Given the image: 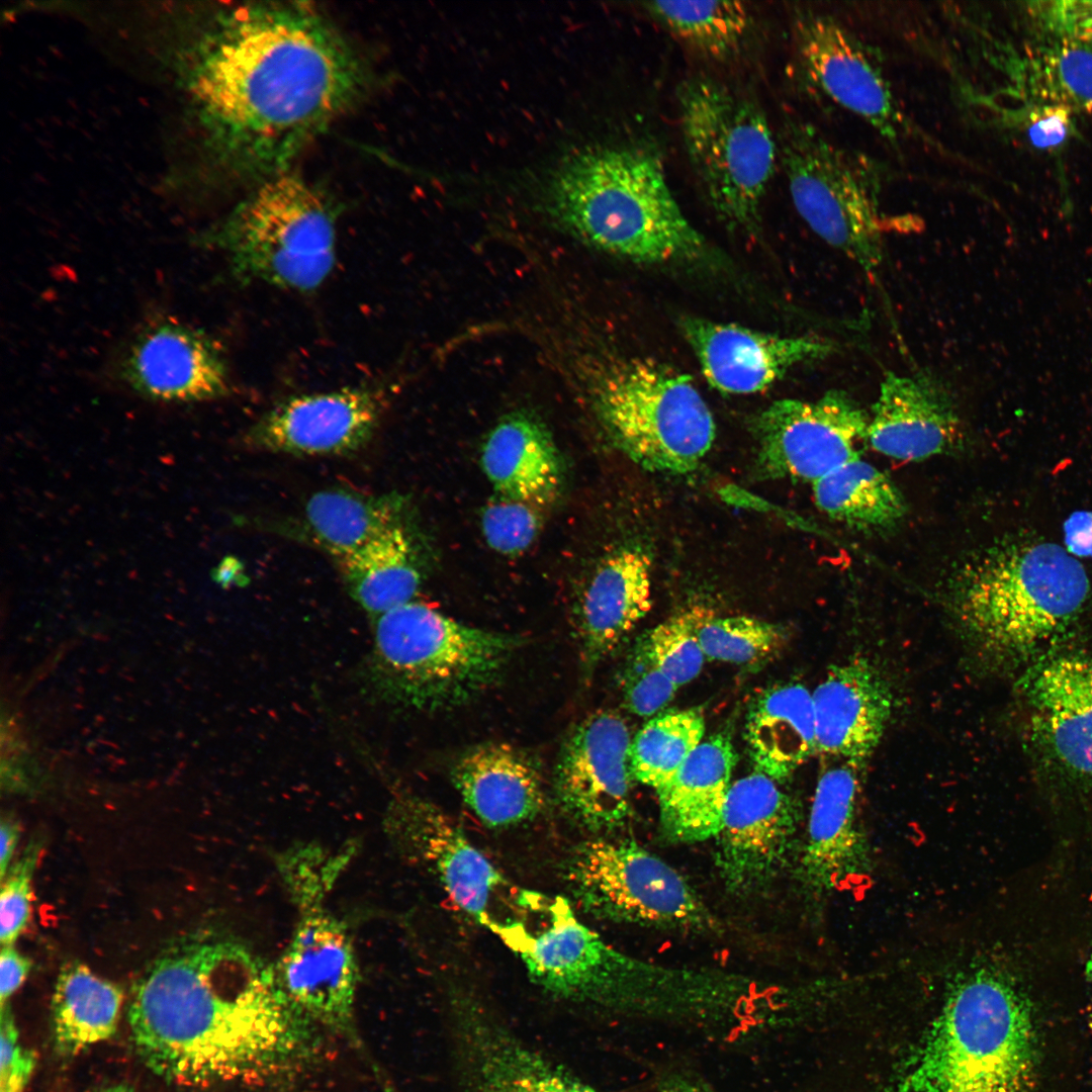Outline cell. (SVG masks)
I'll use <instances>...</instances> for the list:
<instances>
[{
    "instance_id": "obj_19",
    "label": "cell",
    "mask_w": 1092,
    "mask_h": 1092,
    "mask_svg": "<svg viewBox=\"0 0 1092 1092\" xmlns=\"http://www.w3.org/2000/svg\"><path fill=\"white\" fill-rule=\"evenodd\" d=\"M315 897L300 898L301 917L271 972L294 1009L310 1020L349 1031L358 983L356 957L345 927L320 908Z\"/></svg>"
},
{
    "instance_id": "obj_15",
    "label": "cell",
    "mask_w": 1092,
    "mask_h": 1092,
    "mask_svg": "<svg viewBox=\"0 0 1092 1092\" xmlns=\"http://www.w3.org/2000/svg\"><path fill=\"white\" fill-rule=\"evenodd\" d=\"M387 826L402 852L430 873L458 908L495 932L494 905L508 882L462 827L436 804L412 794L389 804Z\"/></svg>"
},
{
    "instance_id": "obj_12",
    "label": "cell",
    "mask_w": 1092,
    "mask_h": 1092,
    "mask_svg": "<svg viewBox=\"0 0 1092 1092\" xmlns=\"http://www.w3.org/2000/svg\"><path fill=\"white\" fill-rule=\"evenodd\" d=\"M566 873L577 902L597 918L688 933L720 929L690 883L630 837L581 843Z\"/></svg>"
},
{
    "instance_id": "obj_5",
    "label": "cell",
    "mask_w": 1092,
    "mask_h": 1092,
    "mask_svg": "<svg viewBox=\"0 0 1092 1092\" xmlns=\"http://www.w3.org/2000/svg\"><path fill=\"white\" fill-rule=\"evenodd\" d=\"M549 923L537 932L509 922L497 935L518 953L530 979L559 999L620 1011L721 1013L731 974L667 967L637 959L610 945L584 925L567 901L546 904Z\"/></svg>"
},
{
    "instance_id": "obj_7",
    "label": "cell",
    "mask_w": 1092,
    "mask_h": 1092,
    "mask_svg": "<svg viewBox=\"0 0 1092 1092\" xmlns=\"http://www.w3.org/2000/svg\"><path fill=\"white\" fill-rule=\"evenodd\" d=\"M520 644L517 636L469 626L411 601L374 619L365 677L388 705L452 710L502 679Z\"/></svg>"
},
{
    "instance_id": "obj_11",
    "label": "cell",
    "mask_w": 1092,
    "mask_h": 1092,
    "mask_svg": "<svg viewBox=\"0 0 1092 1092\" xmlns=\"http://www.w3.org/2000/svg\"><path fill=\"white\" fill-rule=\"evenodd\" d=\"M779 158L793 204L808 226L870 275L883 259V175L869 157L847 151L813 124L786 117Z\"/></svg>"
},
{
    "instance_id": "obj_35",
    "label": "cell",
    "mask_w": 1092,
    "mask_h": 1092,
    "mask_svg": "<svg viewBox=\"0 0 1092 1092\" xmlns=\"http://www.w3.org/2000/svg\"><path fill=\"white\" fill-rule=\"evenodd\" d=\"M812 485L817 507L830 519L857 531L891 532L904 521L908 511L892 478L861 457Z\"/></svg>"
},
{
    "instance_id": "obj_24",
    "label": "cell",
    "mask_w": 1092,
    "mask_h": 1092,
    "mask_svg": "<svg viewBox=\"0 0 1092 1092\" xmlns=\"http://www.w3.org/2000/svg\"><path fill=\"white\" fill-rule=\"evenodd\" d=\"M453 1003L469 1092H607L534 1051L477 1000L459 995Z\"/></svg>"
},
{
    "instance_id": "obj_43",
    "label": "cell",
    "mask_w": 1092,
    "mask_h": 1092,
    "mask_svg": "<svg viewBox=\"0 0 1092 1092\" xmlns=\"http://www.w3.org/2000/svg\"><path fill=\"white\" fill-rule=\"evenodd\" d=\"M40 848L30 844L22 856L1 880L0 940L2 946L13 945L26 928L32 899V876Z\"/></svg>"
},
{
    "instance_id": "obj_50",
    "label": "cell",
    "mask_w": 1092,
    "mask_h": 1092,
    "mask_svg": "<svg viewBox=\"0 0 1092 1092\" xmlns=\"http://www.w3.org/2000/svg\"><path fill=\"white\" fill-rule=\"evenodd\" d=\"M1080 519L1084 523L1083 525L1079 520L1074 522L1075 526L1069 524L1070 529L1067 539L1069 538L1070 546L1077 553L1092 555V515L1089 518Z\"/></svg>"
},
{
    "instance_id": "obj_2",
    "label": "cell",
    "mask_w": 1092,
    "mask_h": 1092,
    "mask_svg": "<svg viewBox=\"0 0 1092 1092\" xmlns=\"http://www.w3.org/2000/svg\"><path fill=\"white\" fill-rule=\"evenodd\" d=\"M128 1022L146 1066L178 1084L267 1074L310 1041V1019L283 997L271 968L224 940L187 943L155 961L133 987Z\"/></svg>"
},
{
    "instance_id": "obj_38",
    "label": "cell",
    "mask_w": 1092,
    "mask_h": 1092,
    "mask_svg": "<svg viewBox=\"0 0 1092 1092\" xmlns=\"http://www.w3.org/2000/svg\"><path fill=\"white\" fill-rule=\"evenodd\" d=\"M697 635L706 658L758 667L788 644L786 627L748 616L718 617L696 608Z\"/></svg>"
},
{
    "instance_id": "obj_14",
    "label": "cell",
    "mask_w": 1092,
    "mask_h": 1092,
    "mask_svg": "<svg viewBox=\"0 0 1092 1092\" xmlns=\"http://www.w3.org/2000/svg\"><path fill=\"white\" fill-rule=\"evenodd\" d=\"M795 62L805 81L897 143L909 121L871 51L833 16L799 8L792 17Z\"/></svg>"
},
{
    "instance_id": "obj_17",
    "label": "cell",
    "mask_w": 1092,
    "mask_h": 1092,
    "mask_svg": "<svg viewBox=\"0 0 1092 1092\" xmlns=\"http://www.w3.org/2000/svg\"><path fill=\"white\" fill-rule=\"evenodd\" d=\"M631 740L623 717L604 710L579 721L563 741L554 774L555 796L583 828L610 832L631 818Z\"/></svg>"
},
{
    "instance_id": "obj_31",
    "label": "cell",
    "mask_w": 1092,
    "mask_h": 1092,
    "mask_svg": "<svg viewBox=\"0 0 1092 1092\" xmlns=\"http://www.w3.org/2000/svg\"><path fill=\"white\" fill-rule=\"evenodd\" d=\"M350 596L373 619L413 601L429 568V546L414 516L338 559Z\"/></svg>"
},
{
    "instance_id": "obj_37",
    "label": "cell",
    "mask_w": 1092,
    "mask_h": 1092,
    "mask_svg": "<svg viewBox=\"0 0 1092 1092\" xmlns=\"http://www.w3.org/2000/svg\"><path fill=\"white\" fill-rule=\"evenodd\" d=\"M704 733L705 718L698 708L658 713L631 740L632 779L657 792L703 741Z\"/></svg>"
},
{
    "instance_id": "obj_51",
    "label": "cell",
    "mask_w": 1092,
    "mask_h": 1092,
    "mask_svg": "<svg viewBox=\"0 0 1092 1092\" xmlns=\"http://www.w3.org/2000/svg\"><path fill=\"white\" fill-rule=\"evenodd\" d=\"M97 1092H134V1091L129 1086H126V1085H115V1086H110V1087L103 1088V1089H101V1090H99Z\"/></svg>"
},
{
    "instance_id": "obj_8",
    "label": "cell",
    "mask_w": 1092,
    "mask_h": 1092,
    "mask_svg": "<svg viewBox=\"0 0 1092 1092\" xmlns=\"http://www.w3.org/2000/svg\"><path fill=\"white\" fill-rule=\"evenodd\" d=\"M676 98L687 156L707 202L726 226L753 234L779 158L764 111L702 75L682 81Z\"/></svg>"
},
{
    "instance_id": "obj_48",
    "label": "cell",
    "mask_w": 1092,
    "mask_h": 1092,
    "mask_svg": "<svg viewBox=\"0 0 1092 1092\" xmlns=\"http://www.w3.org/2000/svg\"><path fill=\"white\" fill-rule=\"evenodd\" d=\"M656 1086L659 1092H716L704 1081L679 1072L663 1074Z\"/></svg>"
},
{
    "instance_id": "obj_47",
    "label": "cell",
    "mask_w": 1092,
    "mask_h": 1092,
    "mask_svg": "<svg viewBox=\"0 0 1092 1092\" xmlns=\"http://www.w3.org/2000/svg\"><path fill=\"white\" fill-rule=\"evenodd\" d=\"M31 969V962L13 945H4L0 952V1003L8 1005L11 996L20 988Z\"/></svg>"
},
{
    "instance_id": "obj_39",
    "label": "cell",
    "mask_w": 1092,
    "mask_h": 1092,
    "mask_svg": "<svg viewBox=\"0 0 1092 1092\" xmlns=\"http://www.w3.org/2000/svg\"><path fill=\"white\" fill-rule=\"evenodd\" d=\"M696 627L695 608L668 618L639 639L651 659L678 688L699 675L706 658Z\"/></svg>"
},
{
    "instance_id": "obj_42",
    "label": "cell",
    "mask_w": 1092,
    "mask_h": 1092,
    "mask_svg": "<svg viewBox=\"0 0 1092 1092\" xmlns=\"http://www.w3.org/2000/svg\"><path fill=\"white\" fill-rule=\"evenodd\" d=\"M678 687L657 666L638 640L622 676L624 703L640 717L660 712L674 697Z\"/></svg>"
},
{
    "instance_id": "obj_26",
    "label": "cell",
    "mask_w": 1092,
    "mask_h": 1092,
    "mask_svg": "<svg viewBox=\"0 0 1092 1092\" xmlns=\"http://www.w3.org/2000/svg\"><path fill=\"white\" fill-rule=\"evenodd\" d=\"M858 770L837 762L819 775L801 855V879L815 893L867 874L870 842L858 810Z\"/></svg>"
},
{
    "instance_id": "obj_52",
    "label": "cell",
    "mask_w": 1092,
    "mask_h": 1092,
    "mask_svg": "<svg viewBox=\"0 0 1092 1092\" xmlns=\"http://www.w3.org/2000/svg\"><path fill=\"white\" fill-rule=\"evenodd\" d=\"M1091 1029H1092V1024H1091Z\"/></svg>"
},
{
    "instance_id": "obj_29",
    "label": "cell",
    "mask_w": 1092,
    "mask_h": 1092,
    "mask_svg": "<svg viewBox=\"0 0 1092 1092\" xmlns=\"http://www.w3.org/2000/svg\"><path fill=\"white\" fill-rule=\"evenodd\" d=\"M480 462L498 495L542 508L556 499L564 482L561 454L533 413L505 416L488 433Z\"/></svg>"
},
{
    "instance_id": "obj_20",
    "label": "cell",
    "mask_w": 1092,
    "mask_h": 1092,
    "mask_svg": "<svg viewBox=\"0 0 1092 1092\" xmlns=\"http://www.w3.org/2000/svg\"><path fill=\"white\" fill-rule=\"evenodd\" d=\"M679 329L711 387L749 394L770 387L794 367L825 358L834 343L819 336H780L697 316Z\"/></svg>"
},
{
    "instance_id": "obj_4",
    "label": "cell",
    "mask_w": 1092,
    "mask_h": 1092,
    "mask_svg": "<svg viewBox=\"0 0 1092 1092\" xmlns=\"http://www.w3.org/2000/svg\"><path fill=\"white\" fill-rule=\"evenodd\" d=\"M546 209L583 243L639 263L694 259L704 239L682 213L652 151L595 146L568 155L543 184Z\"/></svg>"
},
{
    "instance_id": "obj_40",
    "label": "cell",
    "mask_w": 1092,
    "mask_h": 1092,
    "mask_svg": "<svg viewBox=\"0 0 1092 1092\" xmlns=\"http://www.w3.org/2000/svg\"><path fill=\"white\" fill-rule=\"evenodd\" d=\"M1031 77L1059 101L1092 112V49L1073 42L1043 48L1030 62Z\"/></svg>"
},
{
    "instance_id": "obj_45",
    "label": "cell",
    "mask_w": 1092,
    "mask_h": 1092,
    "mask_svg": "<svg viewBox=\"0 0 1092 1092\" xmlns=\"http://www.w3.org/2000/svg\"><path fill=\"white\" fill-rule=\"evenodd\" d=\"M0 1055V1092H23L34 1069L35 1058L20 1043L8 1005L1 1007Z\"/></svg>"
},
{
    "instance_id": "obj_25",
    "label": "cell",
    "mask_w": 1092,
    "mask_h": 1092,
    "mask_svg": "<svg viewBox=\"0 0 1092 1092\" xmlns=\"http://www.w3.org/2000/svg\"><path fill=\"white\" fill-rule=\"evenodd\" d=\"M963 422L945 384L930 372H888L872 406L867 444L902 461H921L954 451Z\"/></svg>"
},
{
    "instance_id": "obj_22",
    "label": "cell",
    "mask_w": 1092,
    "mask_h": 1092,
    "mask_svg": "<svg viewBox=\"0 0 1092 1092\" xmlns=\"http://www.w3.org/2000/svg\"><path fill=\"white\" fill-rule=\"evenodd\" d=\"M120 375L139 394L190 402L223 396L230 389L222 356L202 332L162 318L138 333L125 349Z\"/></svg>"
},
{
    "instance_id": "obj_1",
    "label": "cell",
    "mask_w": 1092,
    "mask_h": 1092,
    "mask_svg": "<svg viewBox=\"0 0 1092 1092\" xmlns=\"http://www.w3.org/2000/svg\"><path fill=\"white\" fill-rule=\"evenodd\" d=\"M371 74L308 2H251L223 13L202 41L192 89L235 169L261 182L356 105Z\"/></svg>"
},
{
    "instance_id": "obj_36",
    "label": "cell",
    "mask_w": 1092,
    "mask_h": 1092,
    "mask_svg": "<svg viewBox=\"0 0 1092 1092\" xmlns=\"http://www.w3.org/2000/svg\"><path fill=\"white\" fill-rule=\"evenodd\" d=\"M641 6L688 48L716 62L741 56L756 25L751 9L738 1H650Z\"/></svg>"
},
{
    "instance_id": "obj_21",
    "label": "cell",
    "mask_w": 1092,
    "mask_h": 1092,
    "mask_svg": "<svg viewBox=\"0 0 1092 1092\" xmlns=\"http://www.w3.org/2000/svg\"><path fill=\"white\" fill-rule=\"evenodd\" d=\"M380 393L365 387L300 394L275 405L246 435L252 448L293 455L352 453L372 438Z\"/></svg>"
},
{
    "instance_id": "obj_27",
    "label": "cell",
    "mask_w": 1092,
    "mask_h": 1092,
    "mask_svg": "<svg viewBox=\"0 0 1092 1092\" xmlns=\"http://www.w3.org/2000/svg\"><path fill=\"white\" fill-rule=\"evenodd\" d=\"M652 559L639 545H624L597 567L575 607V636L590 673L617 650L649 612Z\"/></svg>"
},
{
    "instance_id": "obj_32",
    "label": "cell",
    "mask_w": 1092,
    "mask_h": 1092,
    "mask_svg": "<svg viewBox=\"0 0 1092 1092\" xmlns=\"http://www.w3.org/2000/svg\"><path fill=\"white\" fill-rule=\"evenodd\" d=\"M744 737L754 771L787 782L816 752L812 692L795 681L759 692L748 706Z\"/></svg>"
},
{
    "instance_id": "obj_28",
    "label": "cell",
    "mask_w": 1092,
    "mask_h": 1092,
    "mask_svg": "<svg viewBox=\"0 0 1092 1092\" xmlns=\"http://www.w3.org/2000/svg\"><path fill=\"white\" fill-rule=\"evenodd\" d=\"M451 778L463 801L491 828L530 821L545 807L538 767L510 744L492 742L469 748L454 762Z\"/></svg>"
},
{
    "instance_id": "obj_6",
    "label": "cell",
    "mask_w": 1092,
    "mask_h": 1092,
    "mask_svg": "<svg viewBox=\"0 0 1092 1092\" xmlns=\"http://www.w3.org/2000/svg\"><path fill=\"white\" fill-rule=\"evenodd\" d=\"M1031 1004L993 966L963 974L908 1062L897 1092H1026L1036 1068Z\"/></svg>"
},
{
    "instance_id": "obj_33",
    "label": "cell",
    "mask_w": 1092,
    "mask_h": 1092,
    "mask_svg": "<svg viewBox=\"0 0 1092 1092\" xmlns=\"http://www.w3.org/2000/svg\"><path fill=\"white\" fill-rule=\"evenodd\" d=\"M411 517L410 503L398 493L371 495L341 488L312 494L303 512L304 526L313 541L337 559Z\"/></svg>"
},
{
    "instance_id": "obj_23",
    "label": "cell",
    "mask_w": 1092,
    "mask_h": 1092,
    "mask_svg": "<svg viewBox=\"0 0 1092 1092\" xmlns=\"http://www.w3.org/2000/svg\"><path fill=\"white\" fill-rule=\"evenodd\" d=\"M812 699L816 752L862 770L895 712L888 678L868 658L849 657L828 669Z\"/></svg>"
},
{
    "instance_id": "obj_41",
    "label": "cell",
    "mask_w": 1092,
    "mask_h": 1092,
    "mask_svg": "<svg viewBox=\"0 0 1092 1092\" xmlns=\"http://www.w3.org/2000/svg\"><path fill=\"white\" fill-rule=\"evenodd\" d=\"M542 507L503 495L489 502L481 514L487 545L504 555H518L535 541L542 527Z\"/></svg>"
},
{
    "instance_id": "obj_34",
    "label": "cell",
    "mask_w": 1092,
    "mask_h": 1092,
    "mask_svg": "<svg viewBox=\"0 0 1092 1092\" xmlns=\"http://www.w3.org/2000/svg\"><path fill=\"white\" fill-rule=\"evenodd\" d=\"M123 1001L121 989L81 963L60 971L52 997V1026L56 1050L75 1056L111 1037Z\"/></svg>"
},
{
    "instance_id": "obj_13",
    "label": "cell",
    "mask_w": 1092,
    "mask_h": 1092,
    "mask_svg": "<svg viewBox=\"0 0 1092 1092\" xmlns=\"http://www.w3.org/2000/svg\"><path fill=\"white\" fill-rule=\"evenodd\" d=\"M869 422L870 414L842 389L816 400H776L750 420L757 472L813 483L860 457Z\"/></svg>"
},
{
    "instance_id": "obj_46",
    "label": "cell",
    "mask_w": 1092,
    "mask_h": 1092,
    "mask_svg": "<svg viewBox=\"0 0 1092 1092\" xmlns=\"http://www.w3.org/2000/svg\"><path fill=\"white\" fill-rule=\"evenodd\" d=\"M1069 129L1067 109L1062 105H1055L1043 108L1033 116L1028 127V136L1035 147L1046 149L1062 144Z\"/></svg>"
},
{
    "instance_id": "obj_10",
    "label": "cell",
    "mask_w": 1092,
    "mask_h": 1092,
    "mask_svg": "<svg viewBox=\"0 0 1092 1092\" xmlns=\"http://www.w3.org/2000/svg\"><path fill=\"white\" fill-rule=\"evenodd\" d=\"M594 406L611 442L646 470L690 473L715 440L713 415L692 378L651 359L610 368L596 385Z\"/></svg>"
},
{
    "instance_id": "obj_30",
    "label": "cell",
    "mask_w": 1092,
    "mask_h": 1092,
    "mask_svg": "<svg viewBox=\"0 0 1092 1092\" xmlns=\"http://www.w3.org/2000/svg\"><path fill=\"white\" fill-rule=\"evenodd\" d=\"M735 762L729 735L719 732L703 740L656 792L666 840L695 843L716 837Z\"/></svg>"
},
{
    "instance_id": "obj_3",
    "label": "cell",
    "mask_w": 1092,
    "mask_h": 1092,
    "mask_svg": "<svg viewBox=\"0 0 1092 1092\" xmlns=\"http://www.w3.org/2000/svg\"><path fill=\"white\" fill-rule=\"evenodd\" d=\"M1090 592L1083 565L1051 542L996 548L962 565L947 606L971 656L991 668L1027 661L1066 632Z\"/></svg>"
},
{
    "instance_id": "obj_18",
    "label": "cell",
    "mask_w": 1092,
    "mask_h": 1092,
    "mask_svg": "<svg viewBox=\"0 0 1092 1092\" xmlns=\"http://www.w3.org/2000/svg\"><path fill=\"white\" fill-rule=\"evenodd\" d=\"M791 796L769 777L753 771L731 784L715 863L726 890L751 896L766 890L784 869L797 828Z\"/></svg>"
},
{
    "instance_id": "obj_16",
    "label": "cell",
    "mask_w": 1092,
    "mask_h": 1092,
    "mask_svg": "<svg viewBox=\"0 0 1092 1092\" xmlns=\"http://www.w3.org/2000/svg\"><path fill=\"white\" fill-rule=\"evenodd\" d=\"M1018 679L1042 759L1069 785L1091 788L1092 653L1038 656Z\"/></svg>"
},
{
    "instance_id": "obj_44",
    "label": "cell",
    "mask_w": 1092,
    "mask_h": 1092,
    "mask_svg": "<svg viewBox=\"0 0 1092 1092\" xmlns=\"http://www.w3.org/2000/svg\"><path fill=\"white\" fill-rule=\"evenodd\" d=\"M1026 5L1035 23L1060 41L1092 49V1H1035Z\"/></svg>"
},
{
    "instance_id": "obj_9",
    "label": "cell",
    "mask_w": 1092,
    "mask_h": 1092,
    "mask_svg": "<svg viewBox=\"0 0 1092 1092\" xmlns=\"http://www.w3.org/2000/svg\"><path fill=\"white\" fill-rule=\"evenodd\" d=\"M336 217L323 191L286 171L259 182L204 243L242 280L309 291L334 267Z\"/></svg>"
},
{
    "instance_id": "obj_49",
    "label": "cell",
    "mask_w": 1092,
    "mask_h": 1092,
    "mask_svg": "<svg viewBox=\"0 0 1092 1092\" xmlns=\"http://www.w3.org/2000/svg\"><path fill=\"white\" fill-rule=\"evenodd\" d=\"M19 826L10 818L3 817L0 825V878L5 877L11 867L13 854L19 839Z\"/></svg>"
}]
</instances>
